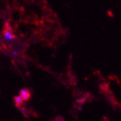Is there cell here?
<instances>
[{"label": "cell", "instance_id": "277c9868", "mask_svg": "<svg viewBox=\"0 0 121 121\" xmlns=\"http://www.w3.org/2000/svg\"><path fill=\"white\" fill-rule=\"evenodd\" d=\"M18 55V52L17 51H13L12 52V56H17Z\"/></svg>", "mask_w": 121, "mask_h": 121}, {"label": "cell", "instance_id": "3957f363", "mask_svg": "<svg viewBox=\"0 0 121 121\" xmlns=\"http://www.w3.org/2000/svg\"><path fill=\"white\" fill-rule=\"evenodd\" d=\"M14 102H15V105L17 106H23V99L20 97V95L18 94V95H16L15 97H14Z\"/></svg>", "mask_w": 121, "mask_h": 121}, {"label": "cell", "instance_id": "6da1fadb", "mask_svg": "<svg viewBox=\"0 0 121 121\" xmlns=\"http://www.w3.org/2000/svg\"><path fill=\"white\" fill-rule=\"evenodd\" d=\"M19 95L23 99V101H27L30 98V92L27 88H22L19 92Z\"/></svg>", "mask_w": 121, "mask_h": 121}, {"label": "cell", "instance_id": "7a4b0ae2", "mask_svg": "<svg viewBox=\"0 0 121 121\" xmlns=\"http://www.w3.org/2000/svg\"><path fill=\"white\" fill-rule=\"evenodd\" d=\"M4 40L8 43H11L14 39H15V35L11 32V30H6L4 32Z\"/></svg>", "mask_w": 121, "mask_h": 121}]
</instances>
